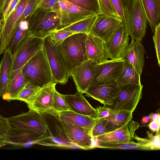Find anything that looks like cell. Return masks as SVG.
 I'll list each match as a JSON object with an SVG mask.
<instances>
[{
    "label": "cell",
    "instance_id": "obj_1",
    "mask_svg": "<svg viewBox=\"0 0 160 160\" xmlns=\"http://www.w3.org/2000/svg\"><path fill=\"white\" fill-rule=\"evenodd\" d=\"M21 71L27 83L32 85L42 88L50 82H54L43 46Z\"/></svg>",
    "mask_w": 160,
    "mask_h": 160
},
{
    "label": "cell",
    "instance_id": "obj_2",
    "mask_svg": "<svg viewBox=\"0 0 160 160\" xmlns=\"http://www.w3.org/2000/svg\"><path fill=\"white\" fill-rule=\"evenodd\" d=\"M29 36L44 39L61 27L60 16L52 8L38 7L28 17Z\"/></svg>",
    "mask_w": 160,
    "mask_h": 160
},
{
    "label": "cell",
    "instance_id": "obj_3",
    "mask_svg": "<svg viewBox=\"0 0 160 160\" xmlns=\"http://www.w3.org/2000/svg\"><path fill=\"white\" fill-rule=\"evenodd\" d=\"M87 34H74L56 45L71 73L75 68L88 60L86 48Z\"/></svg>",
    "mask_w": 160,
    "mask_h": 160
},
{
    "label": "cell",
    "instance_id": "obj_4",
    "mask_svg": "<svg viewBox=\"0 0 160 160\" xmlns=\"http://www.w3.org/2000/svg\"><path fill=\"white\" fill-rule=\"evenodd\" d=\"M124 23L131 40L142 41L148 23L147 17L140 0H134L131 6L124 10Z\"/></svg>",
    "mask_w": 160,
    "mask_h": 160
},
{
    "label": "cell",
    "instance_id": "obj_5",
    "mask_svg": "<svg viewBox=\"0 0 160 160\" xmlns=\"http://www.w3.org/2000/svg\"><path fill=\"white\" fill-rule=\"evenodd\" d=\"M43 46L51 68L54 82L62 84H66L70 76V72L56 45L49 36L43 39Z\"/></svg>",
    "mask_w": 160,
    "mask_h": 160
},
{
    "label": "cell",
    "instance_id": "obj_6",
    "mask_svg": "<svg viewBox=\"0 0 160 160\" xmlns=\"http://www.w3.org/2000/svg\"><path fill=\"white\" fill-rule=\"evenodd\" d=\"M43 42V39L29 35L24 38L12 53V75L21 70L26 63L42 48Z\"/></svg>",
    "mask_w": 160,
    "mask_h": 160
},
{
    "label": "cell",
    "instance_id": "obj_7",
    "mask_svg": "<svg viewBox=\"0 0 160 160\" xmlns=\"http://www.w3.org/2000/svg\"><path fill=\"white\" fill-rule=\"evenodd\" d=\"M42 115L49 135L46 136L38 144L68 148L75 147L68 138L58 116Z\"/></svg>",
    "mask_w": 160,
    "mask_h": 160
},
{
    "label": "cell",
    "instance_id": "obj_8",
    "mask_svg": "<svg viewBox=\"0 0 160 160\" xmlns=\"http://www.w3.org/2000/svg\"><path fill=\"white\" fill-rule=\"evenodd\" d=\"M143 86L141 83L130 84L119 88L117 96L110 109L133 112L142 97Z\"/></svg>",
    "mask_w": 160,
    "mask_h": 160
},
{
    "label": "cell",
    "instance_id": "obj_9",
    "mask_svg": "<svg viewBox=\"0 0 160 160\" xmlns=\"http://www.w3.org/2000/svg\"><path fill=\"white\" fill-rule=\"evenodd\" d=\"M52 9L60 15L61 26L60 28L96 14L80 8L67 0H59Z\"/></svg>",
    "mask_w": 160,
    "mask_h": 160
},
{
    "label": "cell",
    "instance_id": "obj_10",
    "mask_svg": "<svg viewBox=\"0 0 160 160\" xmlns=\"http://www.w3.org/2000/svg\"><path fill=\"white\" fill-rule=\"evenodd\" d=\"M129 40L124 23L122 21L104 42L108 58L111 59L121 58L129 44Z\"/></svg>",
    "mask_w": 160,
    "mask_h": 160
},
{
    "label": "cell",
    "instance_id": "obj_11",
    "mask_svg": "<svg viewBox=\"0 0 160 160\" xmlns=\"http://www.w3.org/2000/svg\"><path fill=\"white\" fill-rule=\"evenodd\" d=\"M56 84V82H50L41 88L32 101L27 104L28 108L41 114L58 116L59 112L52 108V98Z\"/></svg>",
    "mask_w": 160,
    "mask_h": 160
},
{
    "label": "cell",
    "instance_id": "obj_12",
    "mask_svg": "<svg viewBox=\"0 0 160 160\" xmlns=\"http://www.w3.org/2000/svg\"><path fill=\"white\" fill-rule=\"evenodd\" d=\"M9 125L12 128L29 129L47 133V127L41 114L29 109L26 112L7 118Z\"/></svg>",
    "mask_w": 160,
    "mask_h": 160
},
{
    "label": "cell",
    "instance_id": "obj_13",
    "mask_svg": "<svg viewBox=\"0 0 160 160\" xmlns=\"http://www.w3.org/2000/svg\"><path fill=\"white\" fill-rule=\"evenodd\" d=\"M59 119L68 138L75 147L85 150L95 148L94 140L89 131L68 122Z\"/></svg>",
    "mask_w": 160,
    "mask_h": 160
},
{
    "label": "cell",
    "instance_id": "obj_14",
    "mask_svg": "<svg viewBox=\"0 0 160 160\" xmlns=\"http://www.w3.org/2000/svg\"><path fill=\"white\" fill-rule=\"evenodd\" d=\"M119 88L115 81L98 83L91 86L85 92L86 96L101 103L112 105L118 94Z\"/></svg>",
    "mask_w": 160,
    "mask_h": 160
},
{
    "label": "cell",
    "instance_id": "obj_15",
    "mask_svg": "<svg viewBox=\"0 0 160 160\" xmlns=\"http://www.w3.org/2000/svg\"><path fill=\"white\" fill-rule=\"evenodd\" d=\"M97 64L88 60L72 70L70 76L72 78L78 92L84 93L91 86Z\"/></svg>",
    "mask_w": 160,
    "mask_h": 160
},
{
    "label": "cell",
    "instance_id": "obj_16",
    "mask_svg": "<svg viewBox=\"0 0 160 160\" xmlns=\"http://www.w3.org/2000/svg\"><path fill=\"white\" fill-rule=\"evenodd\" d=\"M125 63L122 58L110 59L97 64L91 86L99 83L115 81Z\"/></svg>",
    "mask_w": 160,
    "mask_h": 160
},
{
    "label": "cell",
    "instance_id": "obj_17",
    "mask_svg": "<svg viewBox=\"0 0 160 160\" xmlns=\"http://www.w3.org/2000/svg\"><path fill=\"white\" fill-rule=\"evenodd\" d=\"M28 0H21L16 9L2 22L1 30V45L4 50L8 47L16 30V24L22 14Z\"/></svg>",
    "mask_w": 160,
    "mask_h": 160
},
{
    "label": "cell",
    "instance_id": "obj_18",
    "mask_svg": "<svg viewBox=\"0 0 160 160\" xmlns=\"http://www.w3.org/2000/svg\"><path fill=\"white\" fill-rule=\"evenodd\" d=\"M122 22L118 18L98 14L90 33L104 42Z\"/></svg>",
    "mask_w": 160,
    "mask_h": 160
},
{
    "label": "cell",
    "instance_id": "obj_19",
    "mask_svg": "<svg viewBox=\"0 0 160 160\" xmlns=\"http://www.w3.org/2000/svg\"><path fill=\"white\" fill-rule=\"evenodd\" d=\"M46 136L43 133L30 129L11 127L6 141L8 144L24 146L29 143L38 144Z\"/></svg>",
    "mask_w": 160,
    "mask_h": 160
},
{
    "label": "cell",
    "instance_id": "obj_20",
    "mask_svg": "<svg viewBox=\"0 0 160 160\" xmlns=\"http://www.w3.org/2000/svg\"><path fill=\"white\" fill-rule=\"evenodd\" d=\"M145 49L142 41L131 40L121 58L131 65L140 75L142 74L144 65Z\"/></svg>",
    "mask_w": 160,
    "mask_h": 160
},
{
    "label": "cell",
    "instance_id": "obj_21",
    "mask_svg": "<svg viewBox=\"0 0 160 160\" xmlns=\"http://www.w3.org/2000/svg\"><path fill=\"white\" fill-rule=\"evenodd\" d=\"M61 95L70 111L97 118L96 109L90 104L82 93L77 91L73 95Z\"/></svg>",
    "mask_w": 160,
    "mask_h": 160
},
{
    "label": "cell",
    "instance_id": "obj_22",
    "mask_svg": "<svg viewBox=\"0 0 160 160\" xmlns=\"http://www.w3.org/2000/svg\"><path fill=\"white\" fill-rule=\"evenodd\" d=\"M87 34L86 48L88 60L99 64L108 60L104 41L90 33Z\"/></svg>",
    "mask_w": 160,
    "mask_h": 160
},
{
    "label": "cell",
    "instance_id": "obj_23",
    "mask_svg": "<svg viewBox=\"0 0 160 160\" xmlns=\"http://www.w3.org/2000/svg\"><path fill=\"white\" fill-rule=\"evenodd\" d=\"M135 131L130 122L122 128L98 136L94 138V142L101 143L126 142H131Z\"/></svg>",
    "mask_w": 160,
    "mask_h": 160
},
{
    "label": "cell",
    "instance_id": "obj_24",
    "mask_svg": "<svg viewBox=\"0 0 160 160\" xmlns=\"http://www.w3.org/2000/svg\"><path fill=\"white\" fill-rule=\"evenodd\" d=\"M12 52L7 48L3 51L0 62V96L4 100L7 93L8 82L12 75Z\"/></svg>",
    "mask_w": 160,
    "mask_h": 160
},
{
    "label": "cell",
    "instance_id": "obj_25",
    "mask_svg": "<svg viewBox=\"0 0 160 160\" xmlns=\"http://www.w3.org/2000/svg\"><path fill=\"white\" fill-rule=\"evenodd\" d=\"M108 108L109 115L105 118L107 121L106 133L122 128L128 123L132 120V112L114 110Z\"/></svg>",
    "mask_w": 160,
    "mask_h": 160
},
{
    "label": "cell",
    "instance_id": "obj_26",
    "mask_svg": "<svg viewBox=\"0 0 160 160\" xmlns=\"http://www.w3.org/2000/svg\"><path fill=\"white\" fill-rule=\"evenodd\" d=\"M58 117L61 120L81 127L91 133L97 120V118L70 111L59 112Z\"/></svg>",
    "mask_w": 160,
    "mask_h": 160
},
{
    "label": "cell",
    "instance_id": "obj_27",
    "mask_svg": "<svg viewBox=\"0 0 160 160\" xmlns=\"http://www.w3.org/2000/svg\"><path fill=\"white\" fill-rule=\"evenodd\" d=\"M140 0L148 23L154 32L156 26L160 23V0Z\"/></svg>",
    "mask_w": 160,
    "mask_h": 160
},
{
    "label": "cell",
    "instance_id": "obj_28",
    "mask_svg": "<svg viewBox=\"0 0 160 160\" xmlns=\"http://www.w3.org/2000/svg\"><path fill=\"white\" fill-rule=\"evenodd\" d=\"M140 76L131 65L125 62L115 81L119 88L128 84H139L141 83Z\"/></svg>",
    "mask_w": 160,
    "mask_h": 160
},
{
    "label": "cell",
    "instance_id": "obj_29",
    "mask_svg": "<svg viewBox=\"0 0 160 160\" xmlns=\"http://www.w3.org/2000/svg\"><path fill=\"white\" fill-rule=\"evenodd\" d=\"M27 83L21 70L12 73L8 82L7 93L4 100L9 102L13 100Z\"/></svg>",
    "mask_w": 160,
    "mask_h": 160
},
{
    "label": "cell",
    "instance_id": "obj_30",
    "mask_svg": "<svg viewBox=\"0 0 160 160\" xmlns=\"http://www.w3.org/2000/svg\"><path fill=\"white\" fill-rule=\"evenodd\" d=\"M97 15H93L69 26L60 28L56 30H63L73 32L74 34L90 33Z\"/></svg>",
    "mask_w": 160,
    "mask_h": 160
},
{
    "label": "cell",
    "instance_id": "obj_31",
    "mask_svg": "<svg viewBox=\"0 0 160 160\" xmlns=\"http://www.w3.org/2000/svg\"><path fill=\"white\" fill-rule=\"evenodd\" d=\"M148 138H142L137 135L133 138L139 144L138 147L145 150H157L160 149V133L153 135L152 133L147 132Z\"/></svg>",
    "mask_w": 160,
    "mask_h": 160
},
{
    "label": "cell",
    "instance_id": "obj_32",
    "mask_svg": "<svg viewBox=\"0 0 160 160\" xmlns=\"http://www.w3.org/2000/svg\"><path fill=\"white\" fill-rule=\"evenodd\" d=\"M41 88L27 83L13 100L23 101L28 104L32 101Z\"/></svg>",
    "mask_w": 160,
    "mask_h": 160
},
{
    "label": "cell",
    "instance_id": "obj_33",
    "mask_svg": "<svg viewBox=\"0 0 160 160\" xmlns=\"http://www.w3.org/2000/svg\"><path fill=\"white\" fill-rule=\"evenodd\" d=\"M67 0L80 8L97 15L100 14V8L98 0Z\"/></svg>",
    "mask_w": 160,
    "mask_h": 160
},
{
    "label": "cell",
    "instance_id": "obj_34",
    "mask_svg": "<svg viewBox=\"0 0 160 160\" xmlns=\"http://www.w3.org/2000/svg\"><path fill=\"white\" fill-rule=\"evenodd\" d=\"M95 148H110L115 149H129L138 147L139 144L133 141L126 142L101 143L94 142Z\"/></svg>",
    "mask_w": 160,
    "mask_h": 160
},
{
    "label": "cell",
    "instance_id": "obj_35",
    "mask_svg": "<svg viewBox=\"0 0 160 160\" xmlns=\"http://www.w3.org/2000/svg\"><path fill=\"white\" fill-rule=\"evenodd\" d=\"M42 0H28L23 13L16 24L18 28L20 23L31 16L34 12L41 2Z\"/></svg>",
    "mask_w": 160,
    "mask_h": 160
},
{
    "label": "cell",
    "instance_id": "obj_36",
    "mask_svg": "<svg viewBox=\"0 0 160 160\" xmlns=\"http://www.w3.org/2000/svg\"><path fill=\"white\" fill-rule=\"evenodd\" d=\"M52 108L56 112L70 111L66 102L62 96L61 94L55 90L52 98Z\"/></svg>",
    "mask_w": 160,
    "mask_h": 160
},
{
    "label": "cell",
    "instance_id": "obj_37",
    "mask_svg": "<svg viewBox=\"0 0 160 160\" xmlns=\"http://www.w3.org/2000/svg\"><path fill=\"white\" fill-rule=\"evenodd\" d=\"M28 35H29L28 30H24L18 27L7 48L13 53L21 41Z\"/></svg>",
    "mask_w": 160,
    "mask_h": 160
},
{
    "label": "cell",
    "instance_id": "obj_38",
    "mask_svg": "<svg viewBox=\"0 0 160 160\" xmlns=\"http://www.w3.org/2000/svg\"><path fill=\"white\" fill-rule=\"evenodd\" d=\"M99 4V14H105L119 18V16L110 0H98Z\"/></svg>",
    "mask_w": 160,
    "mask_h": 160
},
{
    "label": "cell",
    "instance_id": "obj_39",
    "mask_svg": "<svg viewBox=\"0 0 160 160\" xmlns=\"http://www.w3.org/2000/svg\"><path fill=\"white\" fill-rule=\"evenodd\" d=\"M74 33L71 32L63 30H56L48 36L55 45L61 43L65 39Z\"/></svg>",
    "mask_w": 160,
    "mask_h": 160
},
{
    "label": "cell",
    "instance_id": "obj_40",
    "mask_svg": "<svg viewBox=\"0 0 160 160\" xmlns=\"http://www.w3.org/2000/svg\"><path fill=\"white\" fill-rule=\"evenodd\" d=\"M106 124L107 121L105 118H97L96 123L91 132L93 139L98 136L106 133Z\"/></svg>",
    "mask_w": 160,
    "mask_h": 160
},
{
    "label": "cell",
    "instance_id": "obj_41",
    "mask_svg": "<svg viewBox=\"0 0 160 160\" xmlns=\"http://www.w3.org/2000/svg\"><path fill=\"white\" fill-rule=\"evenodd\" d=\"M11 129L7 118L3 117L0 113V140L6 142Z\"/></svg>",
    "mask_w": 160,
    "mask_h": 160
},
{
    "label": "cell",
    "instance_id": "obj_42",
    "mask_svg": "<svg viewBox=\"0 0 160 160\" xmlns=\"http://www.w3.org/2000/svg\"><path fill=\"white\" fill-rule=\"evenodd\" d=\"M153 36L158 66L160 67V23L156 27Z\"/></svg>",
    "mask_w": 160,
    "mask_h": 160
},
{
    "label": "cell",
    "instance_id": "obj_43",
    "mask_svg": "<svg viewBox=\"0 0 160 160\" xmlns=\"http://www.w3.org/2000/svg\"><path fill=\"white\" fill-rule=\"evenodd\" d=\"M115 9L119 18L124 21V10L120 0H110Z\"/></svg>",
    "mask_w": 160,
    "mask_h": 160
},
{
    "label": "cell",
    "instance_id": "obj_44",
    "mask_svg": "<svg viewBox=\"0 0 160 160\" xmlns=\"http://www.w3.org/2000/svg\"><path fill=\"white\" fill-rule=\"evenodd\" d=\"M96 109L97 111V118H106L109 115V108L107 105H104L103 106H99Z\"/></svg>",
    "mask_w": 160,
    "mask_h": 160
},
{
    "label": "cell",
    "instance_id": "obj_45",
    "mask_svg": "<svg viewBox=\"0 0 160 160\" xmlns=\"http://www.w3.org/2000/svg\"><path fill=\"white\" fill-rule=\"evenodd\" d=\"M59 0H42L38 7L52 8Z\"/></svg>",
    "mask_w": 160,
    "mask_h": 160
},
{
    "label": "cell",
    "instance_id": "obj_46",
    "mask_svg": "<svg viewBox=\"0 0 160 160\" xmlns=\"http://www.w3.org/2000/svg\"><path fill=\"white\" fill-rule=\"evenodd\" d=\"M160 118L156 121H152L148 125L149 128L153 132H156L155 135L160 133Z\"/></svg>",
    "mask_w": 160,
    "mask_h": 160
},
{
    "label": "cell",
    "instance_id": "obj_47",
    "mask_svg": "<svg viewBox=\"0 0 160 160\" xmlns=\"http://www.w3.org/2000/svg\"><path fill=\"white\" fill-rule=\"evenodd\" d=\"M124 8V10L129 8L132 5L134 0H120Z\"/></svg>",
    "mask_w": 160,
    "mask_h": 160
},
{
    "label": "cell",
    "instance_id": "obj_48",
    "mask_svg": "<svg viewBox=\"0 0 160 160\" xmlns=\"http://www.w3.org/2000/svg\"><path fill=\"white\" fill-rule=\"evenodd\" d=\"M6 0H0V21L2 22L3 8Z\"/></svg>",
    "mask_w": 160,
    "mask_h": 160
},
{
    "label": "cell",
    "instance_id": "obj_49",
    "mask_svg": "<svg viewBox=\"0 0 160 160\" xmlns=\"http://www.w3.org/2000/svg\"><path fill=\"white\" fill-rule=\"evenodd\" d=\"M16 0H6L3 8V15L6 12L11 4Z\"/></svg>",
    "mask_w": 160,
    "mask_h": 160
},
{
    "label": "cell",
    "instance_id": "obj_50",
    "mask_svg": "<svg viewBox=\"0 0 160 160\" xmlns=\"http://www.w3.org/2000/svg\"><path fill=\"white\" fill-rule=\"evenodd\" d=\"M152 113H151L149 116H145L143 117L142 119V122L143 124H145L148 122L150 119H151L152 115Z\"/></svg>",
    "mask_w": 160,
    "mask_h": 160
},
{
    "label": "cell",
    "instance_id": "obj_51",
    "mask_svg": "<svg viewBox=\"0 0 160 160\" xmlns=\"http://www.w3.org/2000/svg\"><path fill=\"white\" fill-rule=\"evenodd\" d=\"M159 117H160V115L159 113H155L153 114L152 113L151 119L152 121H156Z\"/></svg>",
    "mask_w": 160,
    "mask_h": 160
},
{
    "label": "cell",
    "instance_id": "obj_52",
    "mask_svg": "<svg viewBox=\"0 0 160 160\" xmlns=\"http://www.w3.org/2000/svg\"><path fill=\"white\" fill-rule=\"evenodd\" d=\"M1 31H0V56L4 51V50L2 48L1 45Z\"/></svg>",
    "mask_w": 160,
    "mask_h": 160
},
{
    "label": "cell",
    "instance_id": "obj_53",
    "mask_svg": "<svg viewBox=\"0 0 160 160\" xmlns=\"http://www.w3.org/2000/svg\"><path fill=\"white\" fill-rule=\"evenodd\" d=\"M7 144H8L6 141L0 140V148Z\"/></svg>",
    "mask_w": 160,
    "mask_h": 160
},
{
    "label": "cell",
    "instance_id": "obj_54",
    "mask_svg": "<svg viewBox=\"0 0 160 160\" xmlns=\"http://www.w3.org/2000/svg\"><path fill=\"white\" fill-rule=\"evenodd\" d=\"M2 22V21H0V31L1 30Z\"/></svg>",
    "mask_w": 160,
    "mask_h": 160
}]
</instances>
